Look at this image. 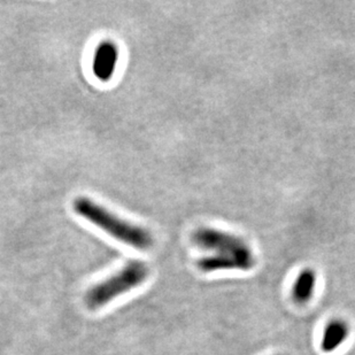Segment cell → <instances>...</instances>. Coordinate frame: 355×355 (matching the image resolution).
Returning <instances> with one entry per match:
<instances>
[{
    "mask_svg": "<svg viewBox=\"0 0 355 355\" xmlns=\"http://www.w3.org/2000/svg\"><path fill=\"white\" fill-rule=\"evenodd\" d=\"M192 241L205 254L197 260L201 272L213 274L225 270L248 272L257 265L254 252L244 238L220 229H197Z\"/></svg>",
    "mask_w": 355,
    "mask_h": 355,
    "instance_id": "1",
    "label": "cell"
},
{
    "mask_svg": "<svg viewBox=\"0 0 355 355\" xmlns=\"http://www.w3.org/2000/svg\"><path fill=\"white\" fill-rule=\"evenodd\" d=\"M351 335L349 322L342 318H334L327 322L321 337V349L324 353L337 351L345 344Z\"/></svg>",
    "mask_w": 355,
    "mask_h": 355,
    "instance_id": "5",
    "label": "cell"
},
{
    "mask_svg": "<svg viewBox=\"0 0 355 355\" xmlns=\"http://www.w3.org/2000/svg\"><path fill=\"white\" fill-rule=\"evenodd\" d=\"M318 276L314 269L305 268L295 277L291 288L292 300L297 305H307L315 295Z\"/></svg>",
    "mask_w": 355,
    "mask_h": 355,
    "instance_id": "6",
    "label": "cell"
},
{
    "mask_svg": "<svg viewBox=\"0 0 355 355\" xmlns=\"http://www.w3.org/2000/svg\"><path fill=\"white\" fill-rule=\"evenodd\" d=\"M74 209L82 218L131 248L148 250L153 245V237L146 229L124 221L89 198H78Z\"/></svg>",
    "mask_w": 355,
    "mask_h": 355,
    "instance_id": "2",
    "label": "cell"
},
{
    "mask_svg": "<svg viewBox=\"0 0 355 355\" xmlns=\"http://www.w3.org/2000/svg\"><path fill=\"white\" fill-rule=\"evenodd\" d=\"M150 269L141 261H130L111 277L94 285L87 292L85 304L90 309H98L125 292L137 288L148 279Z\"/></svg>",
    "mask_w": 355,
    "mask_h": 355,
    "instance_id": "3",
    "label": "cell"
},
{
    "mask_svg": "<svg viewBox=\"0 0 355 355\" xmlns=\"http://www.w3.org/2000/svg\"><path fill=\"white\" fill-rule=\"evenodd\" d=\"M278 355H281V354H278Z\"/></svg>",
    "mask_w": 355,
    "mask_h": 355,
    "instance_id": "7",
    "label": "cell"
},
{
    "mask_svg": "<svg viewBox=\"0 0 355 355\" xmlns=\"http://www.w3.org/2000/svg\"><path fill=\"white\" fill-rule=\"evenodd\" d=\"M119 60V49L113 42L105 40L94 52V73L96 78L106 82L114 74Z\"/></svg>",
    "mask_w": 355,
    "mask_h": 355,
    "instance_id": "4",
    "label": "cell"
}]
</instances>
